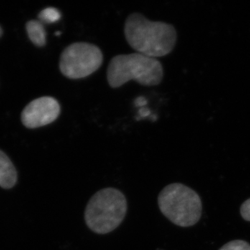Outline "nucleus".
I'll return each instance as SVG.
<instances>
[{
    "label": "nucleus",
    "mask_w": 250,
    "mask_h": 250,
    "mask_svg": "<svg viewBox=\"0 0 250 250\" xmlns=\"http://www.w3.org/2000/svg\"><path fill=\"white\" fill-rule=\"evenodd\" d=\"M39 17L41 22L54 23L60 20L61 13L56 8L48 7L42 10L39 14Z\"/></svg>",
    "instance_id": "1a4fd4ad"
},
{
    "label": "nucleus",
    "mask_w": 250,
    "mask_h": 250,
    "mask_svg": "<svg viewBox=\"0 0 250 250\" xmlns=\"http://www.w3.org/2000/svg\"><path fill=\"white\" fill-rule=\"evenodd\" d=\"M103 62V54L98 46L88 42H75L62 52L59 68L67 78L78 80L96 72Z\"/></svg>",
    "instance_id": "39448f33"
},
{
    "label": "nucleus",
    "mask_w": 250,
    "mask_h": 250,
    "mask_svg": "<svg viewBox=\"0 0 250 250\" xmlns=\"http://www.w3.org/2000/svg\"><path fill=\"white\" fill-rule=\"evenodd\" d=\"M219 250H250V244L243 240H235L224 245Z\"/></svg>",
    "instance_id": "9d476101"
},
{
    "label": "nucleus",
    "mask_w": 250,
    "mask_h": 250,
    "mask_svg": "<svg viewBox=\"0 0 250 250\" xmlns=\"http://www.w3.org/2000/svg\"><path fill=\"white\" fill-rule=\"evenodd\" d=\"M2 29H1V27H0V37H1V35H2Z\"/></svg>",
    "instance_id": "4468645a"
},
{
    "label": "nucleus",
    "mask_w": 250,
    "mask_h": 250,
    "mask_svg": "<svg viewBox=\"0 0 250 250\" xmlns=\"http://www.w3.org/2000/svg\"><path fill=\"white\" fill-rule=\"evenodd\" d=\"M139 114L140 117L139 120H141V118H146V117L150 116V111H149V108L143 107L139 110Z\"/></svg>",
    "instance_id": "ddd939ff"
},
{
    "label": "nucleus",
    "mask_w": 250,
    "mask_h": 250,
    "mask_svg": "<svg viewBox=\"0 0 250 250\" xmlns=\"http://www.w3.org/2000/svg\"><path fill=\"white\" fill-rule=\"evenodd\" d=\"M240 211L242 218L246 221L250 222V198L243 202Z\"/></svg>",
    "instance_id": "9b49d317"
},
{
    "label": "nucleus",
    "mask_w": 250,
    "mask_h": 250,
    "mask_svg": "<svg viewBox=\"0 0 250 250\" xmlns=\"http://www.w3.org/2000/svg\"><path fill=\"white\" fill-rule=\"evenodd\" d=\"M127 212L124 194L115 188L99 190L90 199L84 212L87 227L98 234H106L121 225Z\"/></svg>",
    "instance_id": "f03ea898"
},
{
    "label": "nucleus",
    "mask_w": 250,
    "mask_h": 250,
    "mask_svg": "<svg viewBox=\"0 0 250 250\" xmlns=\"http://www.w3.org/2000/svg\"><path fill=\"white\" fill-rule=\"evenodd\" d=\"M26 29L31 42L36 46L42 47L46 43V31L43 24L39 21H31L27 23Z\"/></svg>",
    "instance_id": "6e6552de"
},
{
    "label": "nucleus",
    "mask_w": 250,
    "mask_h": 250,
    "mask_svg": "<svg viewBox=\"0 0 250 250\" xmlns=\"http://www.w3.org/2000/svg\"><path fill=\"white\" fill-rule=\"evenodd\" d=\"M147 101L144 97H139L135 100L134 104L136 107H144L147 104Z\"/></svg>",
    "instance_id": "f8f14e48"
},
{
    "label": "nucleus",
    "mask_w": 250,
    "mask_h": 250,
    "mask_svg": "<svg viewBox=\"0 0 250 250\" xmlns=\"http://www.w3.org/2000/svg\"><path fill=\"white\" fill-rule=\"evenodd\" d=\"M163 77L164 70L161 62L140 53L116 56L108 64L107 80L113 88H119L131 80L152 86L159 84Z\"/></svg>",
    "instance_id": "7ed1b4c3"
},
{
    "label": "nucleus",
    "mask_w": 250,
    "mask_h": 250,
    "mask_svg": "<svg viewBox=\"0 0 250 250\" xmlns=\"http://www.w3.org/2000/svg\"><path fill=\"white\" fill-rule=\"evenodd\" d=\"M125 35L138 53L155 59L170 54L177 41V31L173 26L152 22L138 13L130 15L126 19Z\"/></svg>",
    "instance_id": "f257e3e1"
},
{
    "label": "nucleus",
    "mask_w": 250,
    "mask_h": 250,
    "mask_svg": "<svg viewBox=\"0 0 250 250\" xmlns=\"http://www.w3.org/2000/svg\"><path fill=\"white\" fill-rule=\"evenodd\" d=\"M158 205L162 214L174 225L188 228L201 218V199L195 190L180 183L166 186L158 197Z\"/></svg>",
    "instance_id": "20e7f679"
},
{
    "label": "nucleus",
    "mask_w": 250,
    "mask_h": 250,
    "mask_svg": "<svg viewBox=\"0 0 250 250\" xmlns=\"http://www.w3.org/2000/svg\"><path fill=\"white\" fill-rule=\"evenodd\" d=\"M17 182V172L14 164L2 151L0 150V187L11 188Z\"/></svg>",
    "instance_id": "0eeeda50"
},
{
    "label": "nucleus",
    "mask_w": 250,
    "mask_h": 250,
    "mask_svg": "<svg viewBox=\"0 0 250 250\" xmlns=\"http://www.w3.org/2000/svg\"><path fill=\"white\" fill-rule=\"evenodd\" d=\"M61 113L60 104L52 97H42L31 102L22 113V122L28 128L41 127L53 123Z\"/></svg>",
    "instance_id": "423d86ee"
}]
</instances>
